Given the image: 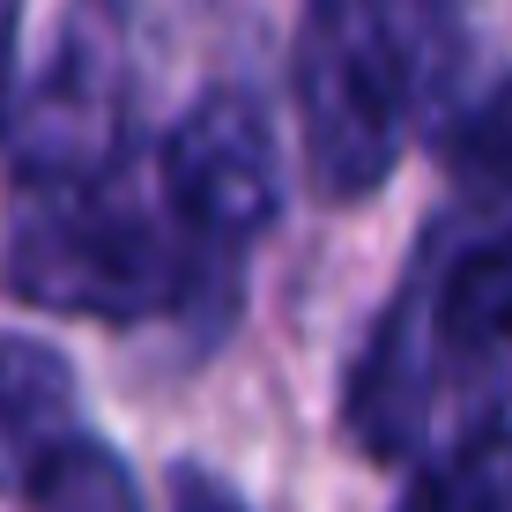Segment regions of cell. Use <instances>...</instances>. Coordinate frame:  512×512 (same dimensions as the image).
<instances>
[{
    "instance_id": "6",
    "label": "cell",
    "mask_w": 512,
    "mask_h": 512,
    "mask_svg": "<svg viewBox=\"0 0 512 512\" xmlns=\"http://www.w3.org/2000/svg\"><path fill=\"white\" fill-rule=\"evenodd\" d=\"M60 438H75V379L38 342L0 334V490H23Z\"/></svg>"
},
{
    "instance_id": "1",
    "label": "cell",
    "mask_w": 512,
    "mask_h": 512,
    "mask_svg": "<svg viewBox=\"0 0 512 512\" xmlns=\"http://www.w3.org/2000/svg\"><path fill=\"white\" fill-rule=\"evenodd\" d=\"M438 8L409 0H312L297 30V127H305V171L327 201H364L386 186L409 134L416 97L446 67Z\"/></svg>"
},
{
    "instance_id": "9",
    "label": "cell",
    "mask_w": 512,
    "mask_h": 512,
    "mask_svg": "<svg viewBox=\"0 0 512 512\" xmlns=\"http://www.w3.org/2000/svg\"><path fill=\"white\" fill-rule=\"evenodd\" d=\"M438 156H446V171L475 193V201L512 208V75L498 90H483L468 112H453Z\"/></svg>"
},
{
    "instance_id": "4",
    "label": "cell",
    "mask_w": 512,
    "mask_h": 512,
    "mask_svg": "<svg viewBox=\"0 0 512 512\" xmlns=\"http://www.w3.org/2000/svg\"><path fill=\"white\" fill-rule=\"evenodd\" d=\"M423 327H431L438 386L453 379L483 423H505L512 416V231L446 260L438 290L423 297Z\"/></svg>"
},
{
    "instance_id": "7",
    "label": "cell",
    "mask_w": 512,
    "mask_h": 512,
    "mask_svg": "<svg viewBox=\"0 0 512 512\" xmlns=\"http://www.w3.org/2000/svg\"><path fill=\"white\" fill-rule=\"evenodd\" d=\"M401 512H512V431L483 423L409 483Z\"/></svg>"
},
{
    "instance_id": "5",
    "label": "cell",
    "mask_w": 512,
    "mask_h": 512,
    "mask_svg": "<svg viewBox=\"0 0 512 512\" xmlns=\"http://www.w3.org/2000/svg\"><path fill=\"white\" fill-rule=\"evenodd\" d=\"M438 401V364H431V327H423V290L394 297L386 320L364 349L357 379H349V438H357L372 461H409L423 446V423Z\"/></svg>"
},
{
    "instance_id": "10",
    "label": "cell",
    "mask_w": 512,
    "mask_h": 512,
    "mask_svg": "<svg viewBox=\"0 0 512 512\" xmlns=\"http://www.w3.org/2000/svg\"><path fill=\"white\" fill-rule=\"evenodd\" d=\"M171 512H253V505H245L231 483H216V475L186 468V475H179V490H171Z\"/></svg>"
},
{
    "instance_id": "8",
    "label": "cell",
    "mask_w": 512,
    "mask_h": 512,
    "mask_svg": "<svg viewBox=\"0 0 512 512\" xmlns=\"http://www.w3.org/2000/svg\"><path fill=\"white\" fill-rule=\"evenodd\" d=\"M30 512H141L119 453H104L97 438H60V446L38 461V475L23 483Z\"/></svg>"
},
{
    "instance_id": "3",
    "label": "cell",
    "mask_w": 512,
    "mask_h": 512,
    "mask_svg": "<svg viewBox=\"0 0 512 512\" xmlns=\"http://www.w3.org/2000/svg\"><path fill=\"white\" fill-rule=\"evenodd\" d=\"M164 201L201 245H245L282 208L275 127L245 90L201 97L164 134Z\"/></svg>"
},
{
    "instance_id": "11",
    "label": "cell",
    "mask_w": 512,
    "mask_h": 512,
    "mask_svg": "<svg viewBox=\"0 0 512 512\" xmlns=\"http://www.w3.org/2000/svg\"><path fill=\"white\" fill-rule=\"evenodd\" d=\"M15 119V8L0 0V134Z\"/></svg>"
},
{
    "instance_id": "2",
    "label": "cell",
    "mask_w": 512,
    "mask_h": 512,
    "mask_svg": "<svg viewBox=\"0 0 512 512\" xmlns=\"http://www.w3.org/2000/svg\"><path fill=\"white\" fill-rule=\"evenodd\" d=\"M15 297L90 320H149L179 297V245L97 179H38L8 245Z\"/></svg>"
}]
</instances>
